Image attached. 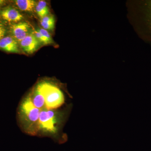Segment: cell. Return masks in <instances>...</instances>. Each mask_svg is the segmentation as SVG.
<instances>
[{"label":"cell","instance_id":"cell-10","mask_svg":"<svg viewBox=\"0 0 151 151\" xmlns=\"http://www.w3.org/2000/svg\"><path fill=\"white\" fill-rule=\"evenodd\" d=\"M143 5L144 22L146 27L151 34V1H146Z\"/></svg>","mask_w":151,"mask_h":151},{"label":"cell","instance_id":"cell-8","mask_svg":"<svg viewBox=\"0 0 151 151\" xmlns=\"http://www.w3.org/2000/svg\"><path fill=\"white\" fill-rule=\"evenodd\" d=\"M0 48L9 52H19L18 42L12 37H6L0 40Z\"/></svg>","mask_w":151,"mask_h":151},{"label":"cell","instance_id":"cell-1","mask_svg":"<svg viewBox=\"0 0 151 151\" xmlns=\"http://www.w3.org/2000/svg\"><path fill=\"white\" fill-rule=\"evenodd\" d=\"M41 110L36 108L32 101L30 96L24 100L20 107L22 119L31 132H34L38 128V123Z\"/></svg>","mask_w":151,"mask_h":151},{"label":"cell","instance_id":"cell-5","mask_svg":"<svg viewBox=\"0 0 151 151\" xmlns=\"http://www.w3.org/2000/svg\"><path fill=\"white\" fill-rule=\"evenodd\" d=\"M19 43L24 51L28 54H31L37 50L40 43L33 32L30 33Z\"/></svg>","mask_w":151,"mask_h":151},{"label":"cell","instance_id":"cell-11","mask_svg":"<svg viewBox=\"0 0 151 151\" xmlns=\"http://www.w3.org/2000/svg\"><path fill=\"white\" fill-rule=\"evenodd\" d=\"M55 24V20L53 16L47 15L41 19V25L46 30L51 31L54 29Z\"/></svg>","mask_w":151,"mask_h":151},{"label":"cell","instance_id":"cell-6","mask_svg":"<svg viewBox=\"0 0 151 151\" xmlns=\"http://www.w3.org/2000/svg\"><path fill=\"white\" fill-rule=\"evenodd\" d=\"M0 16L9 22H18L24 18L22 15L17 10L12 7H8L1 11Z\"/></svg>","mask_w":151,"mask_h":151},{"label":"cell","instance_id":"cell-4","mask_svg":"<svg viewBox=\"0 0 151 151\" xmlns=\"http://www.w3.org/2000/svg\"><path fill=\"white\" fill-rule=\"evenodd\" d=\"M11 32L18 42H20L30 33V26L27 22H21L11 25Z\"/></svg>","mask_w":151,"mask_h":151},{"label":"cell","instance_id":"cell-16","mask_svg":"<svg viewBox=\"0 0 151 151\" xmlns=\"http://www.w3.org/2000/svg\"><path fill=\"white\" fill-rule=\"evenodd\" d=\"M5 3V1H3V0H0V6H3Z\"/></svg>","mask_w":151,"mask_h":151},{"label":"cell","instance_id":"cell-12","mask_svg":"<svg viewBox=\"0 0 151 151\" xmlns=\"http://www.w3.org/2000/svg\"><path fill=\"white\" fill-rule=\"evenodd\" d=\"M35 10L37 15L41 19L47 16L49 12L47 3L44 1H40L37 4Z\"/></svg>","mask_w":151,"mask_h":151},{"label":"cell","instance_id":"cell-15","mask_svg":"<svg viewBox=\"0 0 151 151\" xmlns=\"http://www.w3.org/2000/svg\"><path fill=\"white\" fill-rule=\"evenodd\" d=\"M6 31L4 25L0 23V40L4 37Z\"/></svg>","mask_w":151,"mask_h":151},{"label":"cell","instance_id":"cell-7","mask_svg":"<svg viewBox=\"0 0 151 151\" xmlns=\"http://www.w3.org/2000/svg\"><path fill=\"white\" fill-rule=\"evenodd\" d=\"M34 105L38 109L42 110L45 108V98L42 90V83L38 84L32 95H30Z\"/></svg>","mask_w":151,"mask_h":151},{"label":"cell","instance_id":"cell-13","mask_svg":"<svg viewBox=\"0 0 151 151\" xmlns=\"http://www.w3.org/2000/svg\"><path fill=\"white\" fill-rule=\"evenodd\" d=\"M34 34L37 40L40 43H41L43 45L49 44L48 41L45 39V38L43 36L39 31L38 30H35V31L34 32Z\"/></svg>","mask_w":151,"mask_h":151},{"label":"cell","instance_id":"cell-9","mask_svg":"<svg viewBox=\"0 0 151 151\" xmlns=\"http://www.w3.org/2000/svg\"><path fill=\"white\" fill-rule=\"evenodd\" d=\"M16 4L21 10L32 12L35 10L36 2L33 0H16Z\"/></svg>","mask_w":151,"mask_h":151},{"label":"cell","instance_id":"cell-2","mask_svg":"<svg viewBox=\"0 0 151 151\" xmlns=\"http://www.w3.org/2000/svg\"><path fill=\"white\" fill-rule=\"evenodd\" d=\"M42 84L45 98V108L52 110L59 108L64 104V94L58 86L48 82H42Z\"/></svg>","mask_w":151,"mask_h":151},{"label":"cell","instance_id":"cell-14","mask_svg":"<svg viewBox=\"0 0 151 151\" xmlns=\"http://www.w3.org/2000/svg\"><path fill=\"white\" fill-rule=\"evenodd\" d=\"M39 31L40 32V33L45 38V39L48 41L49 44L53 43V40H52V38L50 34L46 30L44 29L43 28H39Z\"/></svg>","mask_w":151,"mask_h":151},{"label":"cell","instance_id":"cell-3","mask_svg":"<svg viewBox=\"0 0 151 151\" xmlns=\"http://www.w3.org/2000/svg\"><path fill=\"white\" fill-rule=\"evenodd\" d=\"M56 124L57 117L54 111L46 108L41 110L38 123V129L47 133H55Z\"/></svg>","mask_w":151,"mask_h":151}]
</instances>
